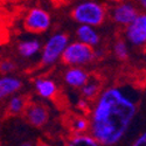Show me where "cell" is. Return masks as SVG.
I'll return each instance as SVG.
<instances>
[{
  "label": "cell",
  "mask_w": 146,
  "mask_h": 146,
  "mask_svg": "<svg viewBox=\"0 0 146 146\" xmlns=\"http://www.w3.org/2000/svg\"><path fill=\"white\" fill-rule=\"evenodd\" d=\"M137 112L135 101L117 87L104 90L89 121L90 135L102 146H112L125 136Z\"/></svg>",
  "instance_id": "6da1fadb"
},
{
  "label": "cell",
  "mask_w": 146,
  "mask_h": 146,
  "mask_svg": "<svg viewBox=\"0 0 146 146\" xmlns=\"http://www.w3.org/2000/svg\"><path fill=\"white\" fill-rule=\"evenodd\" d=\"M106 8L96 0H82L71 9V18L78 25L98 27L106 19Z\"/></svg>",
  "instance_id": "7a4b0ae2"
},
{
  "label": "cell",
  "mask_w": 146,
  "mask_h": 146,
  "mask_svg": "<svg viewBox=\"0 0 146 146\" xmlns=\"http://www.w3.org/2000/svg\"><path fill=\"white\" fill-rule=\"evenodd\" d=\"M95 57L96 55L94 47L77 40L67 44L66 49L62 53V56H61V60L68 66L82 67L84 64L90 63Z\"/></svg>",
  "instance_id": "3957f363"
},
{
  "label": "cell",
  "mask_w": 146,
  "mask_h": 146,
  "mask_svg": "<svg viewBox=\"0 0 146 146\" xmlns=\"http://www.w3.org/2000/svg\"><path fill=\"white\" fill-rule=\"evenodd\" d=\"M69 43V38L66 33H55L46 41L41 52V64L52 66L62 56L63 50Z\"/></svg>",
  "instance_id": "277c9868"
},
{
  "label": "cell",
  "mask_w": 146,
  "mask_h": 146,
  "mask_svg": "<svg viewBox=\"0 0 146 146\" xmlns=\"http://www.w3.org/2000/svg\"><path fill=\"white\" fill-rule=\"evenodd\" d=\"M52 26V15L42 7H32L23 18V27L29 33H44Z\"/></svg>",
  "instance_id": "5b68a950"
},
{
  "label": "cell",
  "mask_w": 146,
  "mask_h": 146,
  "mask_svg": "<svg viewBox=\"0 0 146 146\" xmlns=\"http://www.w3.org/2000/svg\"><path fill=\"white\" fill-rule=\"evenodd\" d=\"M126 40L136 47H144L146 44V13L139 12L130 25L125 27Z\"/></svg>",
  "instance_id": "8992f818"
},
{
  "label": "cell",
  "mask_w": 146,
  "mask_h": 146,
  "mask_svg": "<svg viewBox=\"0 0 146 146\" xmlns=\"http://www.w3.org/2000/svg\"><path fill=\"white\" fill-rule=\"evenodd\" d=\"M138 7L130 1H123L117 4L111 11V19L118 26L126 27L138 15Z\"/></svg>",
  "instance_id": "52a82bcc"
},
{
  "label": "cell",
  "mask_w": 146,
  "mask_h": 146,
  "mask_svg": "<svg viewBox=\"0 0 146 146\" xmlns=\"http://www.w3.org/2000/svg\"><path fill=\"white\" fill-rule=\"evenodd\" d=\"M27 120L29 124H32L35 127H41L43 126L49 118V112H48L47 108L39 103H33L27 108L26 112Z\"/></svg>",
  "instance_id": "ba28073f"
},
{
  "label": "cell",
  "mask_w": 146,
  "mask_h": 146,
  "mask_svg": "<svg viewBox=\"0 0 146 146\" xmlns=\"http://www.w3.org/2000/svg\"><path fill=\"white\" fill-rule=\"evenodd\" d=\"M64 81L72 88H82L89 81V75L82 67L72 66L66 71Z\"/></svg>",
  "instance_id": "9c48e42d"
},
{
  "label": "cell",
  "mask_w": 146,
  "mask_h": 146,
  "mask_svg": "<svg viewBox=\"0 0 146 146\" xmlns=\"http://www.w3.org/2000/svg\"><path fill=\"white\" fill-rule=\"evenodd\" d=\"M76 36L78 41L87 43L91 47L97 46L101 41L100 33L96 31V27L89 25H80L76 29Z\"/></svg>",
  "instance_id": "30bf717a"
},
{
  "label": "cell",
  "mask_w": 146,
  "mask_h": 146,
  "mask_svg": "<svg viewBox=\"0 0 146 146\" xmlns=\"http://www.w3.org/2000/svg\"><path fill=\"white\" fill-rule=\"evenodd\" d=\"M21 88V81L14 76H3L0 77V101L6 97L15 94Z\"/></svg>",
  "instance_id": "8fae6325"
},
{
  "label": "cell",
  "mask_w": 146,
  "mask_h": 146,
  "mask_svg": "<svg viewBox=\"0 0 146 146\" xmlns=\"http://www.w3.org/2000/svg\"><path fill=\"white\" fill-rule=\"evenodd\" d=\"M35 90L43 98H53L57 92V87L50 78H38L35 81Z\"/></svg>",
  "instance_id": "7c38bea8"
},
{
  "label": "cell",
  "mask_w": 146,
  "mask_h": 146,
  "mask_svg": "<svg viewBox=\"0 0 146 146\" xmlns=\"http://www.w3.org/2000/svg\"><path fill=\"white\" fill-rule=\"evenodd\" d=\"M41 49V43L38 39H27V40H22L18 44V52L19 54L25 57L29 58L36 55Z\"/></svg>",
  "instance_id": "4fadbf2b"
},
{
  "label": "cell",
  "mask_w": 146,
  "mask_h": 146,
  "mask_svg": "<svg viewBox=\"0 0 146 146\" xmlns=\"http://www.w3.org/2000/svg\"><path fill=\"white\" fill-rule=\"evenodd\" d=\"M66 146H102L91 135L86 133H76L75 137H72Z\"/></svg>",
  "instance_id": "5bb4252c"
},
{
  "label": "cell",
  "mask_w": 146,
  "mask_h": 146,
  "mask_svg": "<svg viewBox=\"0 0 146 146\" xmlns=\"http://www.w3.org/2000/svg\"><path fill=\"white\" fill-rule=\"evenodd\" d=\"M8 112L12 115L21 113L25 109V100L21 96H13L8 102Z\"/></svg>",
  "instance_id": "9a60e30c"
},
{
  "label": "cell",
  "mask_w": 146,
  "mask_h": 146,
  "mask_svg": "<svg viewBox=\"0 0 146 146\" xmlns=\"http://www.w3.org/2000/svg\"><path fill=\"white\" fill-rule=\"evenodd\" d=\"M98 91H100V86L95 82H87L82 87V90H81L83 97L86 100L95 98V97L98 95Z\"/></svg>",
  "instance_id": "2e32d148"
},
{
  "label": "cell",
  "mask_w": 146,
  "mask_h": 146,
  "mask_svg": "<svg viewBox=\"0 0 146 146\" xmlns=\"http://www.w3.org/2000/svg\"><path fill=\"white\" fill-rule=\"evenodd\" d=\"M113 53L119 60H126L129 57V47L124 40H117L113 44Z\"/></svg>",
  "instance_id": "e0dca14e"
},
{
  "label": "cell",
  "mask_w": 146,
  "mask_h": 146,
  "mask_svg": "<svg viewBox=\"0 0 146 146\" xmlns=\"http://www.w3.org/2000/svg\"><path fill=\"white\" fill-rule=\"evenodd\" d=\"M71 127L75 133H84L87 130H89V120L83 117H77L72 121Z\"/></svg>",
  "instance_id": "ac0fdd59"
},
{
  "label": "cell",
  "mask_w": 146,
  "mask_h": 146,
  "mask_svg": "<svg viewBox=\"0 0 146 146\" xmlns=\"http://www.w3.org/2000/svg\"><path fill=\"white\" fill-rule=\"evenodd\" d=\"M14 69H15L14 62H12L9 60H4L0 62V71H1L3 74H8V72L13 71Z\"/></svg>",
  "instance_id": "d6986e66"
},
{
  "label": "cell",
  "mask_w": 146,
  "mask_h": 146,
  "mask_svg": "<svg viewBox=\"0 0 146 146\" xmlns=\"http://www.w3.org/2000/svg\"><path fill=\"white\" fill-rule=\"evenodd\" d=\"M131 146H146V131L143 132Z\"/></svg>",
  "instance_id": "ffe728a7"
},
{
  "label": "cell",
  "mask_w": 146,
  "mask_h": 146,
  "mask_svg": "<svg viewBox=\"0 0 146 146\" xmlns=\"http://www.w3.org/2000/svg\"><path fill=\"white\" fill-rule=\"evenodd\" d=\"M77 105H78V109H81V110H83V111L89 110V104H88V102H87L86 98H84V100H80L78 103H77Z\"/></svg>",
  "instance_id": "44dd1931"
},
{
  "label": "cell",
  "mask_w": 146,
  "mask_h": 146,
  "mask_svg": "<svg viewBox=\"0 0 146 146\" xmlns=\"http://www.w3.org/2000/svg\"><path fill=\"white\" fill-rule=\"evenodd\" d=\"M137 4H138V6L146 13V0H137Z\"/></svg>",
  "instance_id": "7402d4cb"
},
{
  "label": "cell",
  "mask_w": 146,
  "mask_h": 146,
  "mask_svg": "<svg viewBox=\"0 0 146 146\" xmlns=\"http://www.w3.org/2000/svg\"><path fill=\"white\" fill-rule=\"evenodd\" d=\"M20 146H33L31 143H28V141H26V143H22Z\"/></svg>",
  "instance_id": "603a6c76"
},
{
  "label": "cell",
  "mask_w": 146,
  "mask_h": 146,
  "mask_svg": "<svg viewBox=\"0 0 146 146\" xmlns=\"http://www.w3.org/2000/svg\"><path fill=\"white\" fill-rule=\"evenodd\" d=\"M38 146H52V145L47 144V143H39V145H38Z\"/></svg>",
  "instance_id": "cb8c5ba5"
}]
</instances>
